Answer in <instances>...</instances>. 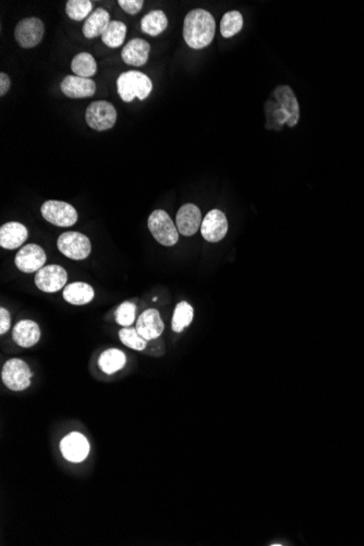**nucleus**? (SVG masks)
Instances as JSON below:
<instances>
[{
    "label": "nucleus",
    "mask_w": 364,
    "mask_h": 546,
    "mask_svg": "<svg viewBox=\"0 0 364 546\" xmlns=\"http://www.w3.org/2000/svg\"><path fill=\"white\" fill-rule=\"evenodd\" d=\"M216 22L213 16L204 9L190 11L183 22V39L190 48L203 49L213 42Z\"/></svg>",
    "instance_id": "1"
},
{
    "label": "nucleus",
    "mask_w": 364,
    "mask_h": 546,
    "mask_svg": "<svg viewBox=\"0 0 364 546\" xmlns=\"http://www.w3.org/2000/svg\"><path fill=\"white\" fill-rule=\"evenodd\" d=\"M117 90L120 97L126 103H131L135 99L140 101L149 97L153 90L152 80L140 71H126L118 77Z\"/></svg>",
    "instance_id": "2"
},
{
    "label": "nucleus",
    "mask_w": 364,
    "mask_h": 546,
    "mask_svg": "<svg viewBox=\"0 0 364 546\" xmlns=\"http://www.w3.org/2000/svg\"><path fill=\"white\" fill-rule=\"evenodd\" d=\"M147 227L156 241L164 247H173L179 240L177 226L163 210H156L150 215Z\"/></svg>",
    "instance_id": "3"
},
{
    "label": "nucleus",
    "mask_w": 364,
    "mask_h": 546,
    "mask_svg": "<svg viewBox=\"0 0 364 546\" xmlns=\"http://www.w3.org/2000/svg\"><path fill=\"white\" fill-rule=\"evenodd\" d=\"M32 377L33 373L27 362L17 358L7 360L1 370V380L12 392L25 391L31 385Z\"/></svg>",
    "instance_id": "4"
},
{
    "label": "nucleus",
    "mask_w": 364,
    "mask_h": 546,
    "mask_svg": "<svg viewBox=\"0 0 364 546\" xmlns=\"http://www.w3.org/2000/svg\"><path fill=\"white\" fill-rule=\"evenodd\" d=\"M87 126L96 131L111 129L117 121V111L107 101H96L90 104L85 111Z\"/></svg>",
    "instance_id": "5"
},
{
    "label": "nucleus",
    "mask_w": 364,
    "mask_h": 546,
    "mask_svg": "<svg viewBox=\"0 0 364 546\" xmlns=\"http://www.w3.org/2000/svg\"><path fill=\"white\" fill-rule=\"evenodd\" d=\"M41 213L45 221L57 227H71L79 218L77 210L71 204L56 200L46 201L42 205Z\"/></svg>",
    "instance_id": "6"
},
{
    "label": "nucleus",
    "mask_w": 364,
    "mask_h": 546,
    "mask_svg": "<svg viewBox=\"0 0 364 546\" xmlns=\"http://www.w3.org/2000/svg\"><path fill=\"white\" fill-rule=\"evenodd\" d=\"M59 251L71 260L81 261L91 254V241L87 236L77 231H67L60 235L57 240Z\"/></svg>",
    "instance_id": "7"
},
{
    "label": "nucleus",
    "mask_w": 364,
    "mask_h": 546,
    "mask_svg": "<svg viewBox=\"0 0 364 546\" xmlns=\"http://www.w3.org/2000/svg\"><path fill=\"white\" fill-rule=\"evenodd\" d=\"M67 281V271L56 264L44 266L35 275L36 287L43 293H57L65 287Z\"/></svg>",
    "instance_id": "8"
},
{
    "label": "nucleus",
    "mask_w": 364,
    "mask_h": 546,
    "mask_svg": "<svg viewBox=\"0 0 364 546\" xmlns=\"http://www.w3.org/2000/svg\"><path fill=\"white\" fill-rule=\"evenodd\" d=\"M44 23L39 18L21 20L15 30V39L22 48H33L43 40Z\"/></svg>",
    "instance_id": "9"
},
{
    "label": "nucleus",
    "mask_w": 364,
    "mask_h": 546,
    "mask_svg": "<svg viewBox=\"0 0 364 546\" xmlns=\"http://www.w3.org/2000/svg\"><path fill=\"white\" fill-rule=\"evenodd\" d=\"M60 451L70 463H82L89 456L90 443L83 434L72 432L60 442Z\"/></svg>",
    "instance_id": "10"
},
{
    "label": "nucleus",
    "mask_w": 364,
    "mask_h": 546,
    "mask_svg": "<svg viewBox=\"0 0 364 546\" xmlns=\"http://www.w3.org/2000/svg\"><path fill=\"white\" fill-rule=\"evenodd\" d=\"M46 262V254L43 248L40 245H24L19 250L15 257V264L18 269L23 273H35L39 272Z\"/></svg>",
    "instance_id": "11"
},
{
    "label": "nucleus",
    "mask_w": 364,
    "mask_h": 546,
    "mask_svg": "<svg viewBox=\"0 0 364 546\" xmlns=\"http://www.w3.org/2000/svg\"><path fill=\"white\" fill-rule=\"evenodd\" d=\"M228 221L225 214L219 210H212L202 222L201 233L206 241H221L227 235Z\"/></svg>",
    "instance_id": "12"
},
{
    "label": "nucleus",
    "mask_w": 364,
    "mask_h": 546,
    "mask_svg": "<svg viewBox=\"0 0 364 546\" xmlns=\"http://www.w3.org/2000/svg\"><path fill=\"white\" fill-rule=\"evenodd\" d=\"M201 211L197 205L185 204L180 207L176 216V226L182 236L190 237L195 235L202 225Z\"/></svg>",
    "instance_id": "13"
},
{
    "label": "nucleus",
    "mask_w": 364,
    "mask_h": 546,
    "mask_svg": "<svg viewBox=\"0 0 364 546\" xmlns=\"http://www.w3.org/2000/svg\"><path fill=\"white\" fill-rule=\"evenodd\" d=\"M276 102L281 105V111L287 117L288 127L293 128L300 118V107L293 89L288 85H279L274 91Z\"/></svg>",
    "instance_id": "14"
},
{
    "label": "nucleus",
    "mask_w": 364,
    "mask_h": 546,
    "mask_svg": "<svg viewBox=\"0 0 364 546\" xmlns=\"http://www.w3.org/2000/svg\"><path fill=\"white\" fill-rule=\"evenodd\" d=\"M60 89L69 99H87L96 93V84L87 78L67 75L60 83Z\"/></svg>",
    "instance_id": "15"
},
{
    "label": "nucleus",
    "mask_w": 364,
    "mask_h": 546,
    "mask_svg": "<svg viewBox=\"0 0 364 546\" xmlns=\"http://www.w3.org/2000/svg\"><path fill=\"white\" fill-rule=\"evenodd\" d=\"M137 331L147 341L161 337L165 329V324L157 310L147 309L138 317Z\"/></svg>",
    "instance_id": "16"
},
{
    "label": "nucleus",
    "mask_w": 364,
    "mask_h": 546,
    "mask_svg": "<svg viewBox=\"0 0 364 546\" xmlns=\"http://www.w3.org/2000/svg\"><path fill=\"white\" fill-rule=\"evenodd\" d=\"M39 324L32 320H21L16 324L12 331V339L22 348H31L41 339Z\"/></svg>",
    "instance_id": "17"
},
{
    "label": "nucleus",
    "mask_w": 364,
    "mask_h": 546,
    "mask_svg": "<svg viewBox=\"0 0 364 546\" xmlns=\"http://www.w3.org/2000/svg\"><path fill=\"white\" fill-rule=\"evenodd\" d=\"M28 229L23 224L10 222L0 228V245L4 249L15 250L27 241Z\"/></svg>",
    "instance_id": "18"
},
{
    "label": "nucleus",
    "mask_w": 364,
    "mask_h": 546,
    "mask_svg": "<svg viewBox=\"0 0 364 546\" xmlns=\"http://www.w3.org/2000/svg\"><path fill=\"white\" fill-rule=\"evenodd\" d=\"M151 45L142 39H133L128 42L121 51V58L127 65L142 67L149 60Z\"/></svg>",
    "instance_id": "19"
},
{
    "label": "nucleus",
    "mask_w": 364,
    "mask_h": 546,
    "mask_svg": "<svg viewBox=\"0 0 364 546\" xmlns=\"http://www.w3.org/2000/svg\"><path fill=\"white\" fill-rule=\"evenodd\" d=\"M111 22L109 12L104 8H97L84 22L82 33L87 39H95L97 36L103 35Z\"/></svg>",
    "instance_id": "20"
},
{
    "label": "nucleus",
    "mask_w": 364,
    "mask_h": 546,
    "mask_svg": "<svg viewBox=\"0 0 364 546\" xmlns=\"http://www.w3.org/2000/svg\"><path fill=\"white\" fill-rule=\"evenodd\" d=\"M63 296L70 305H85L94 299L95 291L89 284L75 281L66 286Z\"/></svg>",
    "instance_id": "21"
},
{
    "label": "nucleus",
    "mask_w": 364,
    "mask_h": 546,
    "mask_svg": "<svg viewBox=\"0 0 364 546\" xmlns=\"http://www.w3.org/2000/svg\"><path fill=\"white\" fill-rule=\"evenodd\" d=\"M126 363H127V357L125 353L116 348L105 350L99 358V369L107 375L117 373L118 371L123 369Z\"/></svg>",
    "instance_id": "22"
},
{
    "label": "nucleus",
    "mask_w": 364,
    "mask_h": 546,
    "mask_svg": "<svg viewBox=\"0 0 364 546\" xmlns=\"http://www.w3.org/2000/svg\"><path fill=\"white\" fill-rule=\"evenodd\" d=\"M167 27V16L162 10H153L141 20L142 32L150 36L161 35Z\"/></svg>",
    "instance_id": "23"
},
{
    "label": "nucleus",
    "mask_w": 364,
    "mask_h": 546,
    "mask_svg": "<svg viewBox=\"0 0 364 546\" xmlns=\"http://www.w3.org/2000/svg\"><path fill=\"white\" fill-rule=\"evenodd\" d=\"M71 70L75 75L81 78H90L95 75L97 65L93 56L89 53H80L75 55L71 61Z\"/></svg>",
    "instance_id": "24"
},
{
    "label": "nucleus",
    "mask_w": 364,
    "mask_h": 546,
    "mask_svg": "<svg viewBox=\"0 0 364 546\" xmlns=\"http://www.w3.org/2000/svg\"><path fill=\"white\" fill-rule=\"evenodd\" d=\"M127 34V25L123 22L113 20L102 35V42L107 47L118 48L123 45Z\"/></svg>",
    "instance_id": "25"
},
{
    "label": "nucleus",
    "mask_w": 364,
    "mask_h": 546,
    "mask_svg": "<svg viewBox=\"0 0 364 546\" xmlns=\"http://www.w3.org/2000/svg\"><path fill=\"white\" fill-rule=\"evenodd\" d=\"M193 308L186 301L178 303L171 320V329L175 333H181L193 321Z\"/></svg>",
    "instance_id": "26"
},
{
    "label": "nucleus",
    "mask_w": 364,
    "mask_h": 546,
    "mask_svg": "<svg viewBox=\"0 0 364 546\" xmlns=\"http://www.w3.org/2000/svg\"><path fill=\"white\" fill-rule=\"evenodd\" d=\"M243 28V17L239 11L226 12L222 18L221 33L225 39H230L239 33Z\"/></svg>",
    "instance_id": "27"
},
{
    "label": "nucleus",
    "mask_w": 364,
    "mask_h": 546,
    "mask_svg": "<svg viewBox=\"0 0 364 546\" xmlns=\"http://www.w3.org/2000/svg\"><path fill=\"white\" fill-rule=\"evenodd\" d=\"M93 5L90 0H69L66 4V13L73 21L87 20L92 13Z\"/></svg>",
    "instance_id": "28"
},
{
    "label": "nucleus",
    "mask_w": 364,
    "mask_h": 546,
    "mask_svg": "<svg viewBox=\"0 0 364 546\" xmlns=\"http://www.w3.org/2000/svg\"><path fill=\"white\" fill-rule=\"evenodd\" d=\"M119 339L123 345L127 346L130 349L137 350V351H143L147 346V341L145 338L140 335L137 329L133 327H123L120 329Z\"/></svg>",
    "instance_id": "29"
},
{
    "label": "nucleus",
    "mask_w": 364,
    "mask_h": 546,
    "mask_svg": "<svg viewBox=\"0 0 364 546\" xmlns=\"http://www.w3.org/2000/svg\"><path fill=\"white\" fill-rule=\"evenodd\" d=\"M135 314H137V307L135 303L129 301L123 302L116 310V321L120 326L130 327L135 323Z\"/></svg>",
    "instance_id": "30"
},
{
    "label": "nucleus",
    "mask_w": 364,
    "mask_h": 546,
    "mask_svg": "<svg viewBox=\"0 0 364 546\" xmlns=\"http://www.w3.org/2000/svg\"><path fill=\"white\" fill-rule=\"evenodd\" d=\"M142 353L152 356V357H161V356L165 353V343H164L161 337L156 338L153 341H147V348L142 351Z\"/></svg>",
    "instance_id": "31"
},
{
    "label": "nucleus",
    "mask_w": 364,
    "mask_h": 546,
    "mask_svg": "<svg viewBox=\"0 0 364 546\" xmlns=\"http://www.w3.org/2000/svg\"><path fill=\"white\" fill-rule=\"evenodd\" d=\"M120 8L129 15L135 16L141 11L143 8V0H119L118 1Z\"/></svg>",
    "instance_id": "32"
},
{
    "label": "nucleus",
    "mask_w": 364,
    "mask_h": 546,
    "mask_svg": "<svg viewBox=\"0 0 364 546\" xmlns=\"http://www.w3.org/2000/svg\"><path fill=\"white\" fill-rule=\"evenodd\" d=\"M10 325H11V317H10L9 311L5 308L0 309V334L7 333L9 331Z\"/></svg>",
    "instance_id": "33"
},
{
    "label": "nucleus",
    "mask_w": 364,
    "mask_h": 546,
    "mask_svg": "<svg viewBox=\"0 0 364 546\" xmlns=\"http://www.w3.org/2000/svg\"><path fill=\"white\" fill-rule=\"evenodd\" d=\"M10 85H11V81H10L9 75L5 72L0 73V96H5L9 91Z\"/></svg>",
    "instance_id": "34"
}]
</instances>
